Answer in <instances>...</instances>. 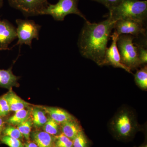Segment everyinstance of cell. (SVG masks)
<instances>
[{
	"mask_svg": "<svg viewBox=\"0 0 147 147\" xmlns=\"http://www.w3.org/2000/svg\"><path fill=\"white\" fill-rule=\"evenodd\" d=\"M2 135L8 136L18 139H22L24 137L18 128L10 125L4 127L3 129Z\"/></svg>",
	"mask_w": 147,
	"mask_h": 147,
	"instance_id": "7402d4cb",
	"label": "cell"
},
{
	"mask_svg": "<svg viewBox=\"0 0 147 147\" xmlns=\"http://www.w3.org/2000/svg\"><path fill=\"white\" fill-rule=\"evenodd\" d=\"M102 4L109 9V11L119 5L122 0H92Z\"/></svg>",
	"mask_w": 147,
	"mask_h": 147,
	"instance_id": "4316f807",
	"label": "cell"
},
{
	"mask_svg": "<svg viewBox=\"0 0 147 147\" xmlns=\"http://www.w3.org/2000/svg\"></svg>",
	"mask_w": 147,
	"mask_h": 147,
	"instance_id": "1f68e13d",
	"label": "cell"
},
{
	"mask_svg": "<svg viewBox=\"0 0 147 147\" xmlns=\"http://www.w3.org/2000/svg\"><path fill=\"white\" fill-rule=\"evenodd\" d=\"M30 136L38 147H53L55 145V137L45 131H33Z\"/></svg>",
	"mask_w": 147,
	"mask_h": 147,
	"instance_id": "4fadbf2b",
	"label": "cell"
},
{
	"mask_svg": "<svg viewBox=\"0 0 147 147\" xmlns=\"http://www.w3.org/2000/svg\"><path fill=\"white\" fill-rule=\"evenodd\" d=\"M73 147H87L88 142L86 137L82 131L72 140Z\"/></svg>",
	"mask_w": 147,
	"mask_h": 147,
	"instance_id": "d4e9b609",
	"label": "cell"
},
{
	"mask_svg": "<svg viewBox=\"0 0 147 147\" xmlns=\"http://www.w3.org/2000/svg\"><path fill=\"white\" fill-rule=\"evenodd\" d=\"M9 106L4 95L0 97V117H4L10 112Z\"/></svg>",
	"mask_w": 147,
	"mask_h": 147,
	"instance_id": "484cf974",
	"label": "cell"
},
{
	"mask_svg": "<svg viewBox=\"0 0 147 147\" xmlns=\"http://www.w3.org/2000/svg\"><path fill=\"white\" fill-rule=\"evenodd\" d=\"M31 116L30 111L24 109L15 112L14 115L6 120V123L12 125H18L24 122Z\"/></svg>",
	"mask_w": 147,
	"mask_h": 147,
	"instance_id": "e0dca14e",
	"label": "cell"
},
{
	"mask_svg": "<svg viewBox=\"0 0 147 147\" xmlns=\"http://www.w3.org/2000/svg\"><path fill=\"white\" fill-rule=\"evenodd\" d=\"M7 103L10 111L16 112L18 110L28 108L31 105L28 102L23 100L12 90L11 88L8 92L3 95Z\"/></svg>",
	"mask_w": 147,
	"mask_h": 147,
	"instance_id": "7c38bea8",
	"label": "cell"
},
{
	"mask_svg": "<svg viewBox=\"0 0 147 147\" xmlns=\"http://www.w3.org/2000/svg\"><path fill=\"white\" fill-rule=\"evenodd\" d=\"M16 23L17 26L16 30L18 40L11 49L17 45L21 46L23 44L28 45L32 48L33 40H39L41 26L36 24L33 20L28 19H17Z\"/></svg>",
	"mask_w": 147,
	"mask_h": 147,
	"instance_id": "5b68a950",
	"label": "cell"
},
{
	"mask_svg": "<svg viewBox=\"0 0 147 147\" xmlns=\"http://www.w3.org/2000/svg\"><path fill=\"white\" fill-rule=\"evenodd\" d=\"M108 16L115 21L131 19L145 24L147 17V1L122 0L118 5L109 11Z\"/></svg>",
	"mask_w": 147,
	"mask_h": 147,
	"instance_id": "7a4b0ae2",
	"label": "cell"
},
{
	"mask_svg": "<svg viewBox=\"0 0 147 147\" xmlns=\"http://www.w3.org/2000/svg\"><path fill=\"white\" fill-rule=\"evenodd\" d=\"M19 77L13 74L11 67L7 69H0V87L11 89L18 86Z\"/></svg>",
	"mask_w": 147,
	"mask_h": 147,
	"instance_id": "5bb4252c",
	"label": "cell"
},
{
	"mask_svg": "<svg viewBox=\"0 0 147 147\" xmlns=\"http://www.w3.org/2000/svg\"><path fill=\"white\" fill-rule=\"evenodd\" d=\"M40 108L59 124L68 121L76 120L71 114L61 108L52 107H41Z\"/></svg>",
	"mask_w": 147,
	"mask_h": 147,
	"instance_id": "8fae6325",
	"label": "cell"
},
{
	"mask_svg": "<svg viewBox=\"0 0 147 147\" xmlns=\"http://www.w3.org/2000/svg\"><path fill=\"white\" fill-rule=\"evenodd\" d=\"M40 108H34L30 110L31 117L33 124L36 127L44 126L47 122V118L45 115V111H42Z\"/></svg>",
	"mask_w": 147,
	"mask_h": 147,
	"instance_id": "2e32d148",
	"label": "cell"
},
{
	"mask_svg": "<svg viewBox=\"0 0 147 147\" xmlns=\"http://www.w3.org/2000/svg\"><path fill=\"white\" fill-rule=\"evenodd\" d=\"M136 44L137 46L138 59L140 65H145L147 62V50L146 45H143L142 43H136Z\"/></svg>",
	"mask_w": 147,
	"mask_h": 147,
	"instance_id": "cb8c5ba5",
	"label": "cell"
},
{
	"mask_svg": "<svg viewBox=\"0 0 147 147\" xmlns=\"http://www.w3.org/2000/svg\"><path fill=\"white\" fill-rule=\"evenodd\" d=\"M111 125L114 131L120 137H129L134 131L137 124L129 111L122 110L117 114Z\"/></svg>",
	"mask_w": 147,
	"mask_h": 147,
	"instance_id": "52a82bcc",
	"label": "cell"
},
{
	"mask_svg": "<svg viewBox=\"0 0 147 147\" xmlns=\"http://www.w3.org/2000/svg\"><path fill=\"white\" fill-rule=\"evenodd\" d=\"M3 4V0H0V9L2 7Z\"/></svg>",
	"mask_w": 147,
	"mask_h": 147,
	"instance_id": "f546056e",
	"label": "cell"
},
{
	"mask_svg": "<svg viewBox=\"0 0 147 147\" xmlns=\"http://www.w3.org/2000/svg\"><path fill=\"white\" fill-rule=\"evenodd\" d=\"M119 36L116 32L111 34L112 42L110 47L107 48L105 52L103 65H108L115 67L123 69L131 73V70L121 63L120 56L117 46V40Z\"/></svg>",
	"mask_w": 147,
	"mask_h": 147,
	"instance_id": "9c48e42d",
	"label": "cell"
},
{
	"mask_svg": "<svg viewBox=\"0 0 147 147\" xmlns=\"http://www.w3.org/2000/svg\"><path fill=\"white\" fill-rule=\"evenodd\" d=\"M135 82L137 85L143 89L147 88V67L145 65L143 67L137 70L134 75Z\"/></svg>",
	"mask_w": 147,
	"mask_h": 147,
	"instance_id": "ac0fdd59",
	"label": "cell"
},
{
	"mask_svg": "<svg viewBox=\"0 0 147 147\" xmlns=\"http://www.w3.org/2000/svg\"><path fill=\"white\" fill-rule=\"evenodd\" d=\"M144 25V23L135 20L121 19L116 21L114 29L119 36L129 34L138 37L140 35L146 36Z\"/></svg>",
	"mask_w": 147,
	"mask_h": 147,
	"instance_id": "ba28073f",
	"label": "cell"
},
{
	"mask_svg": "<svg viewBox=\"0 0 147 147\" xmlns=\"http://www.w3.org/2000/svg\"><path fill=\"white\" fill-rule=\"evenodd\" d=\"M79 0H59L55 4L49 3L47 7L41 13V15L52 16L56 21H63L66 16L75 14L82 17L86 21L87 19L78 7Z\"/></svg>",
	"mask_w": 147,
	"mask_h": 147,
	"instance_id": "277c9868",
	"label": "cell"
},
{
	"mask_svg": "<svg viewBox=\"0 0 147 147\" xmlns=\"http://www.w3.org/2000/svg\"><path fill=\"white\" fill-rule=\"evenodd\" d=\"M11 7L21 11L25 17L41 15L49 3L47 0H7Z\"/></svg>",
	"mask_w": 147,
	"mask_h": 147,
	"instance_id": "8992f818",
	"label": "cell"
},
{
	"mask_svg": "<svg viewBox=\"0 0 147 147\" xmlns=\"http://www.w3.org/2000/svg\"><path fill=\"white\" fill-rule=\"evenodd\" d=\"M141 147H147V145H145V146H143Z\"/></svg>",
	"mask_w": 147,
	"mask_h": 147,
	"instance_id": "4dcf8cb0",
	"label": "cell"
},
{
	"mask_svg": "<svg viewBox=\"0 0 147 147\" xmlns=\"http://www.w3.org/2000/svg\"><path fill=\"white\" fill-rule=\"evenodd\" d=\"M4 117H0V138L2 136L3 129L5 126L6 121L5 120Z\"/></svg>",
	"mask_w": 147,
	"mask_h": 147,
	"instance_id": "83f0119b",
	"label": "cell"
},
{
	"mask_svg": "<svg viewBox=\"0 0 147 147\" xmlns=\"http://www.w3.org/2000/svg\"><path fill=\"white\" fill-rule=\"evenodd\" d=\"M54 145L55 147H72L73 142L63 133H61L55 136Z\"/></svg>",
	"mask_w": 147,
	"mask_h": 147,
	"instance_id": "44dd1931",
	"label": "cell"
},
{
	"mask_svg": "<svg viewBox=\"0 0 147 147\" xmlns=\"http://www.w3.org/2000/svg\"><path fill=\"white\" fill-rule=\"evenodd\" d=\"M24 147H38L37 145L34 142H28L26 143L24 145Z\"/></svg>",
	"mask_w": 147,
	"mask_h": 147,
	"instance_id": "f1b7e54d",
	"label": "cell"
},
{
	"mask_svg": "<svg viewBox=\"0 0 147 147\" xmlns=\"http://www.w3.org/2000/svg\"><path fill=\"white\" fill-rule=\"evenodd\" d=\"M0 142L9 147H24L20 139L6 135H2L1 137Z\"/></svg>",
	"mask_w": 147,
	"mask_h": 147,
	"instance_id": "603a6c76",
	"label": "cell"
},
{
	"mask_svg": "<svg viewBox=\"0 0 147 147\" xmlns=\"http://www.w3.org/2000/svg\"><path fill=\"white\" fill-rule=\"evenodd\" d=\"M78 40L81 55L98 65H103L108 40L116 21L108 18L98 23L86 21Z\"/></svg>",
	"mask_w": 147,
	"mask_h": 147,
	"instance_id": "6da1fadb",
	"label": "cell"
},
{
	"mask_svg": "<svg viewBox=\"0 0 147 147\" xmlns=\"http://www.w3.org/2000/svg\"><path fill=\"white\" fill-rule=\"evenodd\" d=\"M33 124L32 120L30 116L26 120L17 125L18 130L23 135V137L28 141L30 140Z\"/></svg>",
	"mask_w": 147,
	"mask_h": 147,
	"instance_id": "d6986e66",
	"label": "cell"
},
{
	"mask_svg": "<svg viewBox=\"0 0 147 147\" xmlns=\"http://www.w3.org/2000/svg\"><path fill=\"white\" fill-rule=\"evenodd\" d=\"M62 133L71 140L82 131V128L76 120L68 121L61 124Z\"/></svg>",
	"mask_w": 147,
	"mask_h": 147,
	"instance_id": "9a60e30c",
	"label": "cell"
},
{
	"mask_svg": "<svg viewBox=\"0 0 147 147\" xmlns=\"http://www.w3.org/2000/svg\"><path fill=\"white\" fill-rule=\"evenodd\" d=\"M135 38L131 35L121 34L119 36L117 40L121 63L130 70L140 65L137 46L133 42Z\"/></svg>",
	"mask_w": 147,
	"mask_h": 147,
	"instance_id": "3957f363",
	"label": "cell"
},
{
	"mask_svg": "<svg viewBox=\"0 0 147 147\" xmlns=\"http://www.w3.org/2000/svg\"><path fill=\"white\" fill-rule=\"evenodd\" d=\"M44 131L51 135H59V124L50 117L47 118V122L44 125Z\"/></svg>",
	"mask_w": 147,
	"mask_h": 147,
	"instance_id": "ffe728a7",
	"label": "cell"
},
{
	"mask_svg": "<svg viewBox=\"0 0 147 147\" xmlns=\"http://www.w3.org/2000/svg\"><path fill=\"white\" fill-rule=\"evenodd\" d=\"M16 38V27L8 20L0 19V51L10 50L9 45Z\"/></svg>",
	"mask_w": 147,
	"mask_h": 147,
	"instance_id": "30bf717a",
	"label": "cell"
}]
</instances>
